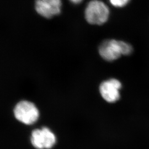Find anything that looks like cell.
Listing matches in <instances>:
<instances>
[{
  "mask_svg": "<svg viewBox=\"0 0 149 149\" xmlns=\"http://www.w3.org/2000/svg\"><path fill=\"white\" fill-rule=\"evenodd\" d=\"M31 141L32 145L37 149H49L56 143V137L49 128L44 127L32 132Z\"/></svg>",
  "mask_w": 149,
  "mask_h": 149,
  "instance_id": "cell-4",
  "label": "cell"
},
{
  "mask_svg": "<svg viewBox=\"0 0 149 149\" xmlns=\"http://www.w3.org/2000/svg\"><path fill=\"white\" fill-rule=\"evenodd\" d=\"M133 50V47L128 43L112 39L102 43L99 48V53L105 60L112 61L119 58L122 55H130Z\"/></svg>",
  "mask_w": 149,
  "mask_h": 149,
  "instance_id": "cell-1",
  "label": "cell"
},
{
  "mask_svg": "<svg viewBox=\"0 0 149 149\" xmlns=\"http://www.w3.org/2000/svg\"><path fill=\"white\" fill-rule=\"evenodd\" d=\"M61 0H36L35 8L38 13L46 18H51L61 12Z\"/></svg>",
  "mask_w": 149,
  "mask_h": 149,
  "instance_id": "cell-6",
  "label": "cell"
},
{
  "mask_svg": "<svg viewBox=\"0 0 149 149\" xmlns=\"http://www.w3.org/2000/svg\"><path fill=\"white\" fill-rule=\"evenodd\" d=\"M112 5L116 7H123L127 5L130 0H109Z\"/></svg>",
  "mask_w": 149,
  "mask_h": 149,
  "instance_id": "cell-7",
  "label": "cell"
},
{
  "mask_svg": "<svg viewBox=\"0 0 149 149\" xmlns=\"http://www.w3.org/2000/svg\"><path fill=\"white\" fill-rule=\"evenodd\" d=\"M85 14L86 19L90 24L101 25L107 21L109 10L104 2L99 0H92L87 6Z\"/></svg>",
  "mask_w": 149,
  "mask_h": 149,
  "instance_id": "cell-2",
  "label": "cell"
},
{
  "mask_svg": "<svg viewBox=\"0 0 149 149\" xmlns=\"http://www.w3.org/2000/svg\"><path fill=\"white\" fill-rule=\"evenodd\" d=\"M122 84L119 81L111 79L103 82L100 87V91L103 98L108 102L114 103L120 98L119 91Z\"/></svg>",
  "mask_w": 149,
  "mask_h": 149,
  "instance_id": "cell-5",
  "label": "cell"
},
{
  "mask_svg": "<svg viewBox=\"0 0 149 149\" xmlns=\"http://www.w3.org/2000/svg\"><path fill=\"white\" fill-rule=\"evenodd\" d=\"M14 115L19 122L26 125H32L37 121L39 112L37 107L31 102L22 101L15 107Z\"/></svg>",
  "mask_w": 149,
  "mask_h": 149,
  "instance_id": "cell-3",
  "label": "cell"
},
{
  "mask_svg": "<svg viewBox=\"0 0 149 149\" xmlns=\"http://www.w3.org/2000/svg\"><path fill=\"white\" fill-rule=\"evenodd\" d=\"M72 3L74 4H79L81 3L83 0H70Z\"/></svg>",
  "mask_w": 149,
  "mask_h": 149,
  "instance_id": "cell-8",
  "label": "cell"
}]
</instances>
